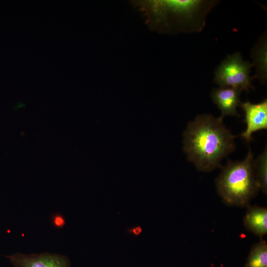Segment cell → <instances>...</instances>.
<instances>
[{"instance_id": "obj_1", "label": "cell", "mask_w": 267, "mask_h": 267, "mask_svg": "<svg viewBox=\"0 0 267 267\" xmlns=\"http://www.w3.org/2000/svg\"><path fill=\"white\" fill-rule=\"evenodd\" d=\"M235 137L221 116L199 115L189 122L183 134V149L198 170L209 172L222 168V160L234 151Z\"/></svg>"}, {"instance_id": "obj_2", "label": "cell", "mask_w": 267, "mask_h": 267, "mask_svg": "<svg viewBox=\"0 0 267 267\" xmlns=\"http://www.w3.org/2000/svg\"><path fill=\"white\" fill-rule=\"evenodd\" d=\"M251 149L241 161L228 160L216 179L218 193L227 205L248 207L260 190Z\"/></svg>"}, {"instance_id": "obj_3", "label": "cell", "mask_w": 267, "mask_h": 267, "mask_svg": "<svg viewBox=\"0 0 267 267\" xmlns=\"http://www.w3.org/2000/svg\"><path fill=\"white\" fill-rule=\"evenodd\" d=\"M209 1L197 0H156L151 6L156 22L169 17L186 25L189 32H197L204 26V18L211 8Z\"/></svg>"}, {"instance_id": "obj_4", "label": "cell", "mask_w": 267, "mask_h": 267, "mask_svg": "<svg viewBox=\"0 0 267 267\" xmlns=\"http://www.w3.org/2000/svg\"><path fill=\"white\" fill-rule=\"evenodd\" d=\"M252 66V64L243 60L240 53L236 52L229 55L218 66L214 82L220 87L248 92L253 88L251 84L252 78L249 75Z\"/></svg>"}, {"instance_id": "obj_5", "label": "cell", "mask_w": 267, "mask_h": 267, "mask_svg": "<svg viewBox=\"0 0 267 267\" xmlns=\"http://www.w3.org/2000/svg\"><path fill=\"white\" fill-rule=\"evenodd\" d=\"M245 114L246 128L241 136L246 141L252 139V134L258 131L267 129V100L265 99L258 103L249 101L241 102L239 106Z\"/></svg>"}, {"instance_id": "obj_6", "label": "cell", "mask_w": 267, "mask_h": 267, "mask_svg": "<svg viewBox=\"0 0 267 267\" xmlns=\"http://www.w3.org/2000/svg\"><path fill=\"white\" fill-rule=\"evenodd\" d=\"M6 257L14 267H70L68 257L60 254L16 253Z\"/></svg>"}, {"instance_id": "obj_7", "label": "cell", "mask_w": 267, "mask_h": 267, "mask_svg": "<svg viewBox=\"0 0 267 267\" xmlns=\"http://www.w3.org/2000/svg\"><path fill=\"white\" fill-rule=\"evenodd\" d=\"M241 91L236 89L220 87L213 90L211 96L213 102L221 111V116H238L237 107L241 101L240 94Z\"/></svg>"}, {"instance_id": "obj_8", "label": "cell", "mask_w": 267, "mask_h": 267, "mask_svg": "<svg viewBox=\"0 0 267 267\" xmlns=\"http://www.w3.org/2000/svg\"><path fill=\"white\" fill-rule=\"evenodd\" d=\"M243 218L245 228L262 237L267 233V209L258 205H249Z\"/></svg>"}, {"instance_id": "obj_9", "label": "cell", "mask_w": 267, "mask_h": 267, "mask_svg": "<svg viewBox=\"0 0 267 267\" xmlns=\"http://www.w3.org/2000/svg\"><path fill=\"white\" fill-rule=\"evenodd\" d=\"M252 57L256 68V72L254 78L258 79L262 83L265 84L267 80V38L264 36L260 39L253 48Z\"/></svg>"}, {"instance_id": "obj_10", "label": "cell", "mask_w": 267, "mask_h": 267, "mask_svg": "<svg viewBox=\"0 0 267 267\" xmlns=\"http://www.w3.org/2000/svg\"><path fill=\"white\" fill-rule=\"evenodd\" d=\"M244 267H267V243L261 239L251 248Z\"/></svg>"}, {"instance_id": "obj_11", "label": "cell", "mask_w": 267, "mask_h": 267, "mask_svg": "<svg viewBox=\"0 0 267 267\" xmlns=\"http://www.w3.org/2000/svg\"><path fill=\"white\" fill-rule=\"evenodd\" d=\"M254 168L260 189L265 194L267 193V148L256 160H254Z\"/></svg>"}, {"instance_id": "obj_12", "label": "cell", "mask_w": 267, "mask_h": 267, "mask_svg": "<svg viewBox=\"0 0 267 267\" xmlns=\"http://www.w3.org/2000/svg\"><path fill=\"white\" fill-rule=\"evenodd\" d=\"M52 222L55 226L58 228L64 226L65 223L64 218L60 214L54 215L52 219Z\"/></svg>"}, {"instance_id": "obj_13", "label": "cell", "mask_w": 267, "mask_h": 267, "mask_svg": "<svg viewBox=\"0 0 267 267\" xmlns=\"http://www.w3.org/2000/svg\"><path fill=\"white\" fill-rule=\"evenodd\" d=\"M142 229L140 226L134 227L129 230V232L135 236L138 235L141 232Z\"/></svg>"}]
</instances>
